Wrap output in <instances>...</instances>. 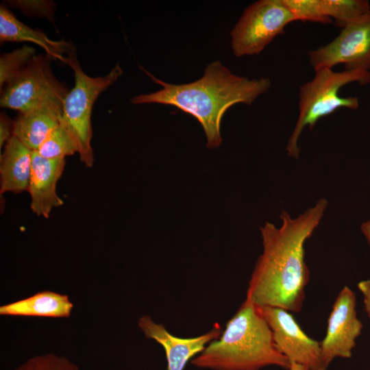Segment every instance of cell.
<instances>
[{"label":"cell","instance_id":"obj_1","mask_svg":"<svg viewBox=\"0 0 370 370\" xmlns=\"http://www.w3.org/2000/svg\"><path fill=\"white\" fill-rule=\"evenodd\" d=\"M328 206V201L321 198L295 218L283 210L280 227L269 222L260 227L263 250L251 275L246 299L258 307L301 310L310 279L304 244L319 226Z\"/></svg>","mask_w":370,"mask_h":370},{"label":"cell","instance_id":"obj_2","mask_svg":"<svg viewBox=\"0 0 370 370\" xmlns=\"http://www.w3.org/2000/svg\"><path fill=\"white\" fill-rule=\"evenodd\" d=\"M144 71L162 88L136 96L131 103L170 105L191 114L202 125L210 148L221 143L220 125L226 110L238 103L251 105L271 85L269 78L250 79L232 74L219 60L209 64L203 77L189 84H168Z\"/></svg>","mask_w":370,"mask_h":370},{"label":"cell","instance_id":"obj_3","mask_svg":"<svg viewBox=\"0 0 370 370\" xmlns=\"http://www.w3.org/2000/svg\"><path fill=\"white\" fill-rule=\"evenodd\" d=\"M190 362L197 368L211 370H261L268 366L288 370L291 367L275 347L267 321L247 299L227 322L220 336Z\"/></svg>","mask_w":370,"mask_h":370},{"label":"cell","instance_id":"obj_4","mask_svg":"<svg viewBox=\"0 0 370 370\" xmlns=\"http://www.w3.org/2000/svg\"><path fill=\"white\" fill-rule=\"evenodd\" d=\"M314 72V78L300 86L299 90V115L286 145L288 156L294 159L299 158L298 141L306 126L312 130L320 119L339 108H358V98L341 97V88L353 82L361 85L370 83V71H367L345 69L339 72L323 69Z\"/></svg>","mask_w":370,"mask_h":370},{"label":"cell","instance_id":"obj_5","mask_svg":"<svg viewBox=\"0 0 370 370\" xmlns=\"http://www.w3.org/2000/svg\"><path fill=\"white\" fill-rule=\"evenodd\" d=\"M65 63L73 70L75 84L64 99L61 123L73 140L81 162L91 168L94 163L91 146L93 105L123 71L117 63L105 76L90 77L82 71L74 51L66 56Z\"/></svg>","mask_w":370,"mask_h":370},{"label":"cell","instance_id":"obj_6","mask_svg":"<svg viewBox=\"0 0 370 370\" xmlns=\"http://www.w3.org/2000/svg\"><path fill=\"white\" fill-rule=\"evenodd\" d=\"M66 86L53 75L47 57L35 56L1 90V108L19 113L50 103H63Z\"/></svg>","mask_w":370,"mask_h":370},{"label":"cell","instance_id":"obj_7","mask_svg":"<svg viewBox=\"0 0 370 370\" xmlns=\"http://www.w3.org/2000/svg\"><path fill=\"white\" fill-rule=\"evenodd\" d=\"M295 21L283 0H260L251 3L231 32L234 54L236 57L259 54Z\"/></svg>","mask_w":370,"mask_h":370},{"label":"cell","instance_id":"obj_8","mask_svg":"<svg viewBox=\"0 0 370 370\" xmlns=\"http://www.w3.org/2000/svg\"><path fill=\"white\" fill-rule=\"evenodd\" d=\"M308 56L314 71L341 64L345 70L370 71V13L342 28L334 40Z\"/></svg>","mask_w":370,"mask_h":370},{"label":"cell","instance_id":"obj_9","mask_svg":"<svg viewBox=\"0 0 370 370\" xmlns=\"http://www.w3.org/2000/svg\"><path fill=\"white\" fill-rule=\"evenodd\" d=\"M269 325L275 347L290 362L309 370H326L320 342L309 337L287 310L275 307L257 306Z\"/></svg>","mask_w":370,"mask_h":370},{"label":"cell","instance_id":"obj_10","mask_svg":"<svg viewBox=\"0 0 370 370\" xmlns=\"http://www.w3.org/2000/svg\"><path fill=\"white\" fill-rule=\"evenodd\" d=\"M356 299L347 286L338 293L328 319L324 338L320 342L323 361L327 367L336 358H349L360 335L362 323L357 316Z\"/></svg>","mask_w":370,"mask_h":370},{"label":"cell","instance_id":"obj_11","mask_svg":"<svg viewBox=\"0 0 370 370\" xmlns=\"http://www.w3.org/2000/svg\"><path fill=\"white\" fill-rule=\"evenodd\" d=\"M138 325L147 338L156 341L164 348L167 362L166 370H184L189 361L221 334L220 327L216 326L196 337H177L171 334L162 324L156 323L147 315L139 319Z\"/></svg>","mask_w":370,"mask_h":370},{"label":"cell","instance_id":"obj_12","mask_svg":"<svg viewBox=\"0 0 370 370\" xmlns=\"http://www.w3.org/2000/svg\"><path fill=\"white\" fill-rule=\"evenodd\" d=\"M65 158L49 159L32 151V171L28 186L30 208L38 217L49 218L54 208L63 205L56 192L57 183L62 175Z\"/></svg>","mask_w":370,"mask_h":370},{"label":"cell","instance_id":"obj_13","mask_svg":"<svg viewBox=\"0 0 370 370\" xmlns=\"http://www.w3.org/2000/svg\"><path fill=\"white\" fill-rule=\"evenodd\" d=\"M63 103L47 104L19 113L13 121L12 136L36 151L60 123Z\"/></svg>","mask_w":370,"mask_h":370},{"label":"cell","instance_id":"obj_14","mask_svg":"<svg viewBox=\"0 0 370 370\" xmlns=\"http://www.w3.org/2000/svg\"><path fill=\"white\" fill-rule=\"evenodd\" d=\"M32 151L12 136L0 158V193L27 190L32 171Z\"/></svg>","mask_w":370,"mask_h":370},{"label":"cell","instance_id":"obj_15","mask_svg":"<svg viewBox=\"0 0 370 370\" xmlns=\"http://www.w3.org/2000/svg\"><path fill=\"white\" fill-rule=\"evenodd\" d=\"M0 40L34 43L42 47L51 59L64 62V54L74 51L69 42L52 40L41 30L23 23L4 5L0 6Z\"/></svg>","mask_w":370,"mask_h":370},{"label":"cell","instance_id":"obj_16","mask_svg":"<svg viewBox=\"0 0 370 370\" xmlns=\"http://www.w3.org/2000/svg\"><path fill=\"white\" fill-rule=\"evenodd\" d=\"M73 305L66 295L51 291L38 292L29 297L0 306V314L14 317L68 318Z\"/></svg>","mask_w":370,"mask_h":370},{"label":"cell","instance_id":"obj_17","mask_svg":"<svg viewBox=\"0 0 370 370\" xmlns=\"http://www.w3.org/2000/svg\"><path fill=\"white\" fill-rule=\"evenodd\" d=\"M326 16L343 28L370 13L367 0H321Z\"/></svg>","mask_w":370,"mask_h":370},{"label":"cell","instance_id":"obj_18","mask_svg":"<svg viewBox=\"0 0 370 370\" xmlns=\"http://www.w3.org/2000/svg\"><path fill=\"white\" fill-rule=\"evenodd\" d=\"M36 151L41 156L49 159L65 158L66 156L77 153L73 140L61 122Z\"/></svg>","mask_w":370,"mask_h":370},{"label":"cell","instance_id":"obj_19","mask_svg":"<svg viewBox=\"0 0 370 370\" xmlns=\"http://www.w3.org/2000/svg\"><path fill=\"white\" fill-rule=\"evenodd\" d=\"M35 56L34 48L24 45L21 48L5 53L0 58V88L20 73Z\"/></svg>","mask_w":370,"mask_h":370},{"label":"cell","instance_id":"obj_20","mask_svg":"<svg viewBox=\"0 0 370 370\" xmlns=\"http://www.w3.org/2000/svg\"><path fill=\"white\" fill-rule=\"evenodd\" d=\"M296 21L330 23L332 20L325 14L321 0H283Z\"/></svg>","mask_w":370,"mask_h":370},{"label":"cell","instance_id":"obj_21","mask_svg":"<svg viewBox=\"0 0 370 370\" xmlns=\"http://www.w3.org/2000/svg\"><path fill=\"white\" fill-rule=\"evenodd\" d=\"M15 370H79L73 362L64 356L47 354L34 356Z\"/></svg>","mask_w":370,"mask_h":370},{"label":"cell","instance_id":"obj_22","mask_svg":"<svg viewBox=\"0 0 370 370\" xmlns=\"http://www.w3.org/2000/svg\"><path fill=\"white\" fill-rule=\"evenodd\" d=\"M8 2L12 7L18 9L25 15L47 18L51 22L54 21L56 5L52 1L12 0Z\"/></svg>","mask_w":370,"mask_h":370},{"label":"cell","instance_id":"obj_23","mask_svg":"<svg viewBox=\"0 0 370 370\" xmlns=\"http://www.w3.org/2000/svg\"><path fill=\"white\" fill-rule=\"evenodd\" d=\"M13 122L4 112L0 116V148L5 145L12 136Z\"/></svg>","mask_w":370,"mask_h":370},{"label":"cell","instance_id":"obj_24","mask_svg":"<svg viewBox=\"0 0 370 370\" xmlns=\"http://www.w3.org/2000/svg\"><path fill=\"white\" fill-rule=\"evenodd\" d=\"M358 288L363 296L365 310L370 319V280L359 282Z\"/></svg>","mask_w":370,"mask_h":370},{"label":"cell","instance_id":"obj_25","mask_svg":"<svg viewBox=\"0 0 370 370\" xmlns=\"http://www.w3.org/2000/svg\"><path fill=\"white\" fill-rule=\"evenodd\" d=\"M360 230L370 246V220L361 224Z\"/></svg>","mask_w":370,"mask_h":370},{"label":"cell","instance_id":"obj_26","mask_svg":"<svg viewBox=\"0 0 370 370\" xmlns=\"http://www.w3.org/2000/svg\"><path fill=\"white\" fill-rule=\"evenodd\" d=\"M288 370H309V369L304 365L295 363V362H291V367Z\"/></svg>","mask_w":370,"mask_h":370}]
</instances>
